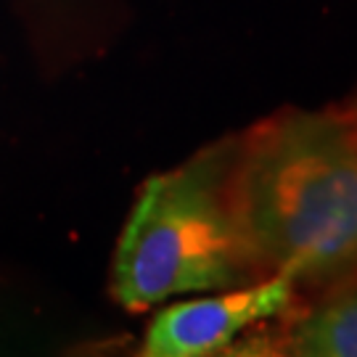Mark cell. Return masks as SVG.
<instances>
[{
    "label": "cell",
    "instance_id": "cell-2",
    "mask_svg": "<svg viewBox=\"0 0 357 357\" xmlns=\"http://www.w3.org/2000/svg\"><path fill=\"white\" fill-rule=\"evenodd\" d=\"M230 162L233 141H225L143 183L112 265V294L125 310L265 278L230 209Z\"/></svg>",
    "mask_w": 357,
    "mask_h": 357
},
{
    "label": "cell",
    "instance_id": "cell-4",
    "mask_svg": "<svg viewBox=\"0 0 357 357\" xmlns=\"http://www.w3.org/2000/svg\"><path fill=\"white\" fill-rule=\"evenodd\" d=\"M286 352L299 357H357V291H342L296 318Z\"/></svg>",
    "mask_w": 357,
    "mask_h": 357
},
{
    "label": "cell",
    "instance_id": "cell-3",
    "mask_svg": "<svg viewBox=\"0 0 357 357\" xmlns=\"http://www.w3.org/2000/svg\"><path fill=\"white\" fill-rule=\"evenodd\" d=\"M291 305L294 281L286 275H268L246 289L178 302L156 312L141 352L146 357L217 355L233 344L238 333L286 315Z\"/></svg>",
    "mask_w": 357,
    "mask_h": 357
},
{
    "label": "cell",
    "instance_id": "cell-1",
    "mask_svg": "<svg viewBox=\"0 0 357 357\" xmlns=\"http://www.w3.org/2000/svg\"><path fill=\"white\" fill-rule=\"evenodd\" d=\"M228 196L265 278L357 275V151L336 109H281L246 130L233 141Z\"/></svg>",
    "mask_w": 357,
    "mask_h": 357
},
{
    "label": "cell",
    "instance_id": "cell-5",
    "mask_svg": "<svg viewBox=\"0 0 357 357\" xmlns=\"http://www.w3.org/2000/svg\"><path fill=\"white\" fill-rule=\"evenodd\" d=\"M336 112L342 116V122H344V128H347V135H349V141H352V146H355V151H357V93L342 106V109H336Z\"/></svg>",
    "mask_w": 357,
    "mask_h": 357
}]
</instances>
